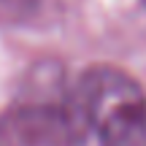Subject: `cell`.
I'll list each match as a JSON object with an SVG mask.
<instances>
[{"label": "cell", "mask_w": 146, "mask_h": 146, "mask_svg": "<svg viewBox=\"0 0 146 146\" xmlns=\"http://www.w3.org/2000/svg\"><path fill=\"white\" fill-rule=\"evenodd\" d=\"M73 98L100 146H146V95L125 70L89 68Z\"/></svg>", "instance_id": "1"}, {"label": "cell", "mask_w": 146, "mask_h": 146, "mask_svg": "<svg viewBox=\"0 0 146 146\" xmlns=\"http://www.w3.org/2000/svg\"><path fill=\"white\" fill-rule=\"evenodd\" d=\"M87 127L76 98L22 103L0 119V146H78Z\"/></svg>", "instance_id": "2"}, {"label": "cell", "mask_w": 146, "mask_h": 146, "mask_svg": "<svg viewBox=\"0 0 146 146\" xmlns=\"http://www.w3.org/2000/svg\"><path fill=\"white\" fill-rule=\"evenodd\" d=\"M141 3H143V5H146V0H141Z\"/></svg>", "instance_id": "3"}]
</instances>
